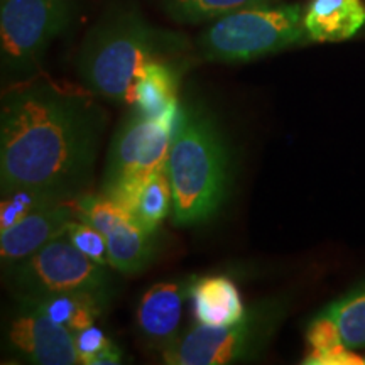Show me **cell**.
Returning a JSON list of instances; mask_svg holds the SVG:
<instances>
[{"label":"cell","mask_w":365,"mask_h":365,"mask_svg":"<svg viewBox=\"0 0 365 365\" xmlns=\"http://www.w3.org/2000/svg\"><path fill=\"white\" fill-rule=\"evenodd\" d=\"M88 88L43 71L12 81L0 103V193L75 200L93 180L107 113Z\"/></svg>","instance_id":"cell-1"},{"label":"cell","mask_w":365,"mask_h":365,"mask_svg":"<svg viewBox=\"0 0 365 365\" xmlns=\"http://www.w3.org/2000/svg\"><path fill=\"white\" fill-rule=\"evenodd\" d=\"M188 39L145 19L130 4H115L86 33L76 71L85 88L117 105L135 103V80L150 61L185 53Z\"/></svg>","instance_id":"cell-2"},{"label":"cell","mask_w":365,"mask_h":365,"mask_svg":"<svg viewBox=\"0 0 365 365\" xmlns=\"http://www.w3.org/2000/svg\"><path fill=\"white\" fill-rule=\"evenodd\" d=\"M166 170L175 225H200L215 215L227 198L230 158L220 129L202 107L181 108Z\"/></svg>","instance_id":"cell-3"},{"label":"cell","mask_w":365,"mask_h":365,"mask_svg":"<svg viewBox=\"0 0 365 365\" xmlns=\"http://www.w3.org/2000/svg\"><path fill=\"white\" fill-rule=\"evenodd\" d=\"M308 43L303 6L266 4L212 21L196 48L210 63H249Z\"/></svg>","instance_id":"cell-4"},{"label":"cell","mask_w":365,"mask_h":365,"mask_svg":"<svg viewBox=\"0 0 365 365\" xmlns=\"http://www.w3.org/2000/svg\"><path fill=\"white\" fill-rule=\"evenodd\" d=\"M289 312L286 296L257 301L239 322L225 327L198 323L163 352L170 365H227L259 359Z\"/></svg>","instance_id":"cell-5"},{"label":"cell","mask_w":365,"mask_h":365,"mask_svg":"<svg viewBox=\"0 0 365 365\" xmlns=\"http://www.w3.org/2000/svg\"><path fill=\"white\" fill-rule=\"evenodd\" d=\"M4 277L17 301L70 293L86 296L107 308L115 293L108 267L81 254L66 234L48 242L24 261L4 267Z\"/></svg>","instance_id":"cell-6"},{"label":"cell","mask_w":365,"mask_h":365,"mask_svg":"<svg viewBox=\"0 0 365 365\" xmlns=\"http://www.w3.org/2000/svg\"><path fill=\"white\" fill-rule=\"evenodd\" d=\"M76 0H0V61L4 80L38 75L53 41L71 24Z\"/></svg>","instance_id":"cell-7"},{"label":"cell","mask_w":365,"mask_h":365,"mask_svg":"<svg viewBox=\"0 0 365 365\" xmlns=\"http://www.w3.org/2000/svg\"><path fill=\"white\" fill-rule=\"evenodd\" d=\"M175 130L134 110L118 125L105 161L100 193L127 208L150 176L164 171Z\"/></svg>","instance_id":"cell-8"},{"label":"cell","mask_w":365,"mask_h":365,"mask_svg":"<svg viewBox=\"0 0 365 365\" xmlns=\"http://www.w3.org/2000/svg\"><path fill=\"white\" fill-rule=\"evenodd\" d=\"M76 218L102 232L108 247L110 267L120 274L144 271L156 254L154 235L144 230L134 217L105 195L88 191L75 200Z\"/></svg>","instance_id":"cell-9"},{"label":"cell","mask_w":365,"mask_h":365,"mask_svg":"<svg viewBox=\"0 0 365 365\" xmlns=\"http://www.w3.org/2000/svg\"><path fill=\"white\" fill-rule=\"evenodd\" d=\"M7 346L14 355L29 364H80L75 333L27 304L19 303V312L9 323Z\"/></svg>","instance_id":"cell-10"},{"label":"cell","mask_w":365,"mask_h":365,"mask_svg":"<svg viewBox=\"0 0 365 365\" xmlns=\"http://www.w3.org/2000/svg\"><path fill=\"white\" fill-rule=\"evenodd\" d=\"M75 200L46 205L14 225L0 230L2 267L24 261L26 257L44 247L48 242L65 234L70 222L76 218Z\"/></svg>","instance_id":"cell-11"},{"label":"cell","mask_w":365,"mask_h":365,"mask_svg":"<svg viewBox=\"0 0 365 365\" xmlns=\"http://www.w3.org/2000/svg\"><path fill=\"white\" fill-rule=\"evenodd\" d=\"M188 284L181 281L156 282L143 294L135 312L137 330L150 349L161 354L180 339L182 301Z\"/></svg>","instance_id":"cell-12"},{"label":"cell","mask_w":365,"mask_h":365,"mask_svg":"<svg viewBox=\"0 0 365 365\" xmlns=\"http://www.w3.org/2000/svg\"><path fill=\"white\" fill-rule=\"evenodd\" d=\"M178 86V73L170 61L148 63L135 80V110L175 130L181 113Z\"/></svg>","instance_id":"cell-13"},{"label":"cell","mask_w":365,"mask_h":365,"mask_svg":"<svg viewBox=\"0 0 365 365\" xmlns=\"http://www.w3.org/2000/svg\"><path fill=\"white\" fill-rule=\"evenodd\" d=\"M365 26L362 0H309L304 27L312 43H341Z\"/></svg>","instance_id":"cell-14"},{"label":"cell","mask_w":365,"mask_h":365,"mask_svg":"<svg viewBox=\"0 0 365 365\" xmlns=\"http://www.w3.org/2000/svg\"><path fill=\"white\" fill-rule=\"evenodd\" d=\"M195 318L210 327H225L239 322L245 309L239 287L227 276H203L190 282Z\"/></svg>","instance_id":"cell-15"},{"label":"cell","mask_w":365,"mask_h":365,"mask_svg":"<svg viewBox=\"0 0 365 365\" xmlns=\"http://www.w3.org/2000/svg\"><path fill=\"white\" fill-rule=\"evenodd\" d=\"M19 303L39 309L73 333L95 325V319L105 312L98 301L70 293L38 296V298L22 299Z\"/></svg>","instance_id":"cell-16"},{"label":"cell","mask_w":365,"mask_h":365,"mask_svg":"<svg viewBox=\"0 0 365 365\" xmlns=\"http://www.w3.org/2000/svg\"><path fill=\"white\" fill-rule=\"evenodd\" d=\"M125 210L144 230L156 234L159 225L173 215V188L168 170L150 176Z\"/></svg>","instance_id":"cell-17"},{"label":"cell","mask_w":365,"mask_h":365,"mask_svg":"<svg viewBox=\"0 0 365 365\" xmlns=\"http://www.w3.org/2000/svg\"><path fill=\"white\" fill-rule=\"evenodd\" d=\"M319 314L331 319L345 346L365 349V279L331 301Z\"/></svg>","instance_id":"cell-18"},{"label":"cell","mask_w":365,"mask_h":365,"mask_svg":"<svg viewBox=\"0 0 365 365\" xmlns=\"http://www.w3.org/2000/svg\"><path fill=\"white\" fill-rule=\"evenodd\" d=\"M279 0H161L164 12L180 24L215 21L240 9L276 4Z\"/></svg>","instance_id":"cell-19"},{"label":"cell","mask_w":365,"mask_h":365,"mask_svg":"<svg viewBox=\"0 0 365 365\" xmlns=\"http://www.w3.org/2000/svg\"><path fill=\"white\" fill-rule=\"evenodd\" d=\"M56 202H65V200L53 198V196L34 190H17L14 193L2 195V205H0V230L22 220L31 212H34V210Z\"/></svg>","instance_id":"cell-20"},{"label":"cell","mask_w":365,"mask_h":365,"mask_svg":"<svg viewBox=\"0 0 365 365\" xmlns=\"http://www.w3.org/2000/svg\"><path fill=\"white\" fill-rule=\"evenodd\" d=\"M66 237L68 240L80 250L81 254H85L86 257L91 259L93 262L100 264V266L110 267V261H108V247L107 240L102 232L97 227L90 225L80 218L70 222V225L66 227Z\"/></svg>","instance_id":"cell-21"},{"label":"cell","mask_w":365,"mask_h":365,"mask_svg":"<svg viewBox=\"0 0 365 365\" xmlns=\"http://www.w3.org/2000/svg\"><path fill=\"white\" fill-rule=\"evenodd\" d=\"M75 344L80 364L93 365L95 359H97L105 349L113 345V341L108 339L102 330H98V328H95V325H91L75 333Z\"/></svg>","instance_id":"cell-22"}]
</instances>
